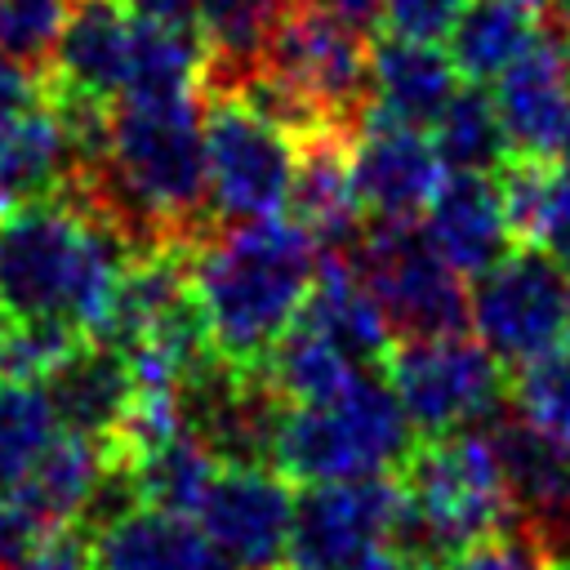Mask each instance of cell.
<instances>
[{"mask_svg":"<svg viewBox=\"0 0 570 570\" xmlns=\"http://www.w3.org/2000/svg\"><path fill=\"white\" fill-rule=\"evenodd\" d=\"M316 267L321 249L289 214L209 227L187 249V276L214 352L254 365L298 316Z\"/></svg>","mask_w":570,"mask_h":570,"instance_id":"obj_1","label":"cell"},{"mask_svg":"<svg viewBox=\"0 0 570 570\" xmlns=\"http://www.w3.org/2000/svg\"><path fill=\"white\" fill-rule=\"evenodd\" d=\"M125 236L76 187L0 214V312L98 330L129 263Z\"/></svg>","mask_w":570,"mask_h":570,"instance_id":"obj_2","label":"cell"},{"mask_svg":"<svg viewBox=\"0 0 570 570\" xmlns=\"http://www.w3.org/2000/svg\"><path fill=\"white\" fill-rule=\"evenodd\" d=\"M396 485L401 508L387 548L432 570L512 521V503L485 428L428 436L401 463Z\"/></svg>","mask_w":570,"mask_h":570,"instance_id":"obj_3","label":"cell"},{"mask_svg":"<svg viewBox=\"0 0 570 570\" xmlns=\"http://www.w3.org/2000/svg\"><path fill=\"white\" fill-rule=\"evenodd\" d=\"M414 450V428L383 374L356 370L352 383L321 405H285L272 463L285 481L330 485L392 476Z\"/></svg>","mask_w":570,"mask_h":570,"instance_id":"obj_4","label":"cell"},{"mask_svg":"<svg viewBox=\"0 0 570 570\" xmlns=\"http://www.w3.org/2000/svg\"><path fill=\"white\" fill-rule=\"evenodd\" d=\"M352 267L383 307L396 338H432L468 330V285L432 249L423 227L365 218L361 240L352 245Z\"/></svg>","mask_w":570,"mask_h":570,"instance_id":"obj_5","label":"cell"},{"mask_svg":"<svg viewBox=\"0 0 570 570\" xmlns=\"http://www.w3.org/2000/svg\"><path fill=\"white\" fill-rule=\"evenodd\" d=\"M383 379L396 392L414 436L485 428L503 401V365L468 334L396 338L383 356Z\"/></svg>","mask_w":570,"mask_h":570,"instance_id":"obj_6","label":"cell"},{"mask_svg":"<svg viewBox=\"0 0 570 570\" xmlns=\"http://www.w3.org/2000/svg\"><path fill=\"white\" fill-rule=\"evenodd\" d=\"M294 138L245 107L236 94H209L205 107V200L214 223H254L285 214Z\"/></svg>","mask_w":570,"mask_h":570,"instance_id":"obj_7","label":"cell"},{"mask_svg":"<svg viewBox=\"0 0 570 570\" xmlns=\"http://www.w3.org/2000/svg\"><path fill=\"white\" fill-rule=\"evenodd\" d=\"M365 58L370 36L347 27L325 0H289L263 71L298 89L330 129L352 138L365 111Z\"/></svg>","mask_w":570,"mask_h":570,"instance_id":"obj_8","label":"cell"},{"mask_svg":"<svg viewBox=\"0 0 570 570\" xmlns=\"http://www.w3.org/2000/svg\"><path fill=\"white\" fill-rule=\"evenodd\" d=\"M566 267L521 245L476 272L468 289V330L499 365H521L566 338Z\"/></svg>","mask_w":570,"mask_h":570,"instance_id":"obj_9","label":"cell"},{"mask_svg":"<svg viewBox=\"0 0 570 570\" xmlns=\"http://www.w3.org/2000/svg\"><path fill=\"white\" fill-rule=\"evenodd\" d=\"M401 508V485L392 476L307 485L294 499L289 525V570H356L370 552L387 548Z\"/></svg>","mask_w":570,"mask_h":570,"instance_id":"obj_10","label":"cell"},{"mask_svg":"<svg viewBox=\"0 0 570 570\" xmlns=\"http://www.w3.org/2000/svg\"><path fill=\"white\" fill-rule=\"evenodd\" d=\"M196 525L232 570H285L294 494L272 468H218Z\"/></svg>","mask_w":570,"mask_h":570,"instance_id":"obj_11","label":"cell"},{"mask_svg":"<svg viewBox=\"0 0 570 570\" xmlns=\"http://www.w3.org/2000/svg\"><path fill=\"white\" fill-rule=\"evenodd\" d=\"M347 169H352V191L361 214L392 218V223H414L445 178L436 147L423 129L392 125L370 111L352 129Z\"/></svg>","mask_w":570,"mask_h":570,"instance_id":"obj_12","label":"cell"},{"mask_svg":"<svg viewBox=\"0 0 570 570\" xmlns=\"http://www.w3.org/2000/svg\"><path fill=\"white\" fill-rule=\"evenodd\" d=\"M485 436L512 517L534 525L557 557H570V445L503 410L485 423Z\"/></svg>","mask_w":570,"mask_h":570,"instance_id":"obj_13","label":"cell"},{"mask_svg":"<svg viewBox=\"0 0 570 570\" xmlns=\"http://www.w3.org/2000/svg\"><path fill=\"white\" fill-rule=\"evenodd\" d=\"M490 98L503 120L512 156L525 160L557 156L570 116V40L543 22L534 45L494 76Z\"/></svg>","mask_w":570,"mask_h":570,"instance_id":"obj_14","label":"cell"},{"mask_svg":"<svg viewBox=\"0 0 570 570\" xmlns=\"http://www.w3.org/2000/svg\"><path fill=\"white\" fill-rule=\"evenodd\" d=\"M423 236L459 276H476L490 263H499L517 245L508 209H503L499 174L441 178L436 196L423 209Z\"/></svg>","mask_w":570,"mask_h":570,"instance_id":"obj_15","label":"cell"},{"mask_svg":"<svg viewBox=\"0 0 570 570\" xmlns=\"http://www.w3.org/2000/svg\"><path fill=\"white\" fill-rule=\"evenodd\" d=\"M129 40L134 18L120 0H71V13L40 71V85L116 102L129 71Z\"/></svg>","mask_w":570,"mask_h":570,"instance_id":"obj_16","label":"cell"},{"mask_svg":"<svg viewBox=\"0 0 570 570\" xmlns=\"http://www.w3.org/2000/svg\"><path fill=\"white\" fill-rule=\"evenodd\" d=\"M347 134H312L294 142V174H289V196L285 209L289 218L316 240L321 254H352L361 240L365 214L352 191V169H347Z\"/></svg>","mask_w":570,"mask_h":570,"instance_id":"obj_17","label":"cell"},{"mask_svg":"<svg viewBox=\"0 0 570 570\" xmlns=\"http://www.w3.org/2000/svg\"><path fill=\"white\" fill-rule=\"evenodd\" d=\"M459 89V71L445 49L432 40L383 36L365 58V111L392 125L432 129L450 94ZM361 111V116H365Z\"/></svg>","mask_w":570,"mask_h":570,"instance_id":"obj_18","label":"cell"},{"mask_svg":"<svg viewBox=\"0 0 570 570\" xmlns=\"http://www.w3.org/2000/svg\"><path fill=\"white\" fill-rule=\"evenodd\" d=\"M40 383L49 392L58 428L80 432V436H98V441L116 436V428L129 410V396H134L129 356L120 347L94 338V334H85Z\"/></svg>","mask_w":570,"mask_h":570,"instance_id":"obj_19","label":"cell"},{"mask_svg":"<svg viewBox=\"0 0 570 570\" xmlns=\"http://www.w3.org/2000/svg\"><path fill=\"white\" fill-rule=\"evenodd\" d=\"M298 321H307L325 343H334L356 370L383 365L387 347L396 343L383 307L356 276L352 258H343V254H321V267L307 285Z\"/></svg>","mask_w":570,"mask_h":570,"instance_id":"obj_20","label":"cell"},{"mask_svg":"<svg viewBox=\"0 0 570 570\" xmlns=\"http://www.w3.org/2000/svg\"><path fill=\"white\" fill-rule=\"evenodd\" d=\"M80 174V156L76 142L62 125V116L53 111V102L27 107L4 134H0V214L58 196L62 187H71V178Z\"/></svg>","mask_w":570,"mask_h":570,"instance_id":"obj_21","label":"cell"},{"mask_svg":"<svg viewBox=\"0 0 570 570\" xmlns=\"http://www.w3.org/2000/svg\"><path fill=\"white\" fill-rule=\"evenodd\" d=\"M200 525L165 508H129L94 534V570H218Z\"/></svg>","mask_w":570,"mask_h":570,"instance_id":"obj_22","label":"cell"},{"mask_svg":"<svg viewBox=\"0 0 570 570\" xmlns=\"http://www.w3.org/2000/svg\"><path fill=\"white\" fill-rule=\"evenodd\" d=\"M285 9L289 0H196V36L205 45V94H232L263 67Z\"/></svg>","mask_w":570,"mask_h":570,"instance_id":"obj_23","label":"cell"},{"mask_svg":"<svg viewBox=\"0 0 570 570\" xmlns=\"http://www.w3.org/2000/svg\"><path fill=\"white\" fill-rule=\"evenodd\" d=\"M543 31V0H463L450 27V62L463 80L485 85L521 58Z\"/></svg>","mask_w":570,"mask_h":570,"instance_id":"obj_24","label":"cell"},{"mask_svg":"<svg viewBox=\"0 0 570 570\" xmlns=\"http://www.w3.org/2000/svg\"><path fill=\"white\" fill-rule=\"evenodd\" d=\"M107 459H111V441L80 436V432H58L45 445V454L27 468V476L13 481L9 490L31 508V517L40 525H62V521L80 517V508L89 503Z\"/></svg>","mask_w":570,"mask_h":570,"instance_id":"obj_25","label":"cell"},{"mask_svg":"<svg viewBox=\"0 0 570 570\" xmlns=\"http://www.w3.org/2000/svg\"><path fill=\"white\" fill-rule=\"evenodd\" d=\"M499 191H503L512 236L521 245L543 249L557 267L570 272V169L512 156L499 169Z\"/></svg>","mask_w":570,"mask_h":570,"instance_id":"obj_26","label":"cell"},{"mask_svg":"<svg viewBox=\"0 0 570 570\" xmlns=\"http://www.w3.org/2000/svg\"><path fill=\"white\" fill-rule=\"evenodd\" d=\"M249 370L285 405H321V401L338 396L352 383V374H356V365L334 343H325L307 321H298V316L285 325V334Z\"/></svg>","mask_w":570,"mask_h":570,"instance_id":"obj_27","label":"cell"},{"mask_svg":"<svg viewBox=\"0 0 570 570\" xmlns=\"http://www.w3.org/2000/svg\"><path fill=\"white\" fill-rule=\"evenodd\" d=\"M120 98H205V45L196 27L134 22Z\"/></svg>","mask_w":570,"mask_h":570,"instance_id":"obj_28","label":"cell"},{"mask_svg":"<svg viewBox=\"0 0 570 570\" xmlns=\"http://www.w3.org/2000/svg\"><path fill=\"white\" fill-rule=\"evenodd\" d=\"M432 147H436L441 169L450 174H499L512 160L494 98L472 80L454 89L441 116L432 120Z\"/></svg>","mask_w":570,"mask_h":570,"instance_id":"obj_29","label":"cell"},{"mask_svg":"<svg viewBox=\"0 0 570 570\" xmlns=\"http://www.w3.org/2000/svg\"><path fill=\"white\" fill-rule=\"evenodd\" d=\"M218 472V459L183 428L160 445H147L138 454H129V476L138 490L142 508H165V512H183L196 517L209 481Z\"/></svg>","mask_w":570,"mask_h":570,"instance_id":"obj_30","label":"cell"},{"mask_svg":"<svg viewBox=\"0 0 570 570\" xmlns=\"http://www.w3.org/2000/svg\"><path fill=\"white\" fill-rule=\"evenodd\" d=\"M62 428H58L45 383L0 374V485L22 481L27 468L45 454V445Z\"/></svg>","mask_w":570,"mask_h":570,"instance_id":"obj_31","label":"cell"},{"mask_svg":"<svg viewBox=\"0 0 570 570\" xmlns=\"http://www.w3.org/2000/svg\"><path fill=\"white\" fill-rule=\"evenodd\" d=\"M508 401L530 428L570 441V347H548L517 365Z\"/></svg>","mask_w":570,"mask_h":570,"instance_id":"obj_32","label":"cell"},{"mask_svg":"<svg viewBox=\"0 0 570 570\" xmlns=\"http://www.w3.org/2000/svg\"><path fill=\"white\" fill-rule=\"evenodd\" d=\"M80 338L85 330L58 316H4L0 312V374L40 383Z\"/></svg>","mask_w":570,"mask_h":570,"instance_id":"obj_33","label":"cell"},{"mask_svg":"<svg viewBox=\"0 0 570 570\" xmlns=\"http://www.w3.org/2000/svg\"><path fill=\"white\" fill-rule=\"evenodd\" d=\"M67 13L71 0H0V53L40 76Z\"/></svg>","mask_w":570,"mask_h":570,"instance_id":"obj_34","label":"cell"},{"mask_svg":"<svg viewBox=\"0 0 570 570\" xmlns=\"http://www.w3.org/2000/svg\"><path fill=\"white\" fill-rule=\"evenodd\" d=\"M552 557L557 552L548 548V539L534 525H525L521 517H512L503 530L454 552L441 570H548Z\"/></svg>","mask_w":570,"mask_h":570,"instance_id":"obj_35","label":"cell"},{"mask_svg":"<svg viewBox=\"0 0 570 570\" xmlns=\"http://www.w3.org/2000/svg\"><path fill=\"white\" fill-rule=\"evenodd\" d=\"M4 570H94V534L76 521L45 525Z\"/></svg>","mask_w":570,"mask_h":570,"instance_id":"obj_36","label":"cell"},{"mask_svg":"<svg viewBox=\"0 0 570 570\" xmlns=\"http://www.w3.org/2000/svg\"><path fill=\"white\" fill-rule=\"evenodd\" d=\"M463 0H383V22L387 36H405V40H445L454 18H459Z\"/></svg>","mask_w":570,"mask_h":570,"instance_id":"obj_37","label":"cell"},{"mask_svg":"<svg viewBox=\"0 0 570 570\" xmlns=\"http://www.w3.org/2000/svg\"><path fill=\"white\" fill-rule=\"evenodd\" d=\"M40 102V76L27 71L22 62H13L9 53H0V134L27 111Z\"/></svg>","mask_w":570,"mask_h":570,"instance_id":"obj_38","label":"cell"},{"mask_svg":"<svg viewBox=\"0 0 570 570\" xmlns=\"http://www.w3.org/2000/svg\"><path fill=\"white\" fill-rule=\"evenodd\" d=\"M40 530H45V525L31 517V508H27L9 485H0V566H9Z\"/></svg>","mask_w":570,"mask_h":570,"instance_id":"obj_39","label":"cell"},{"mask_svg":"<svg viewBox=\"0 0 570 570\" xmlns=\"http://www.w3.org/2000/svg\"><path fill=\"white\" fill-rule=\"evenodd\" d=\"M142 27H196V0H120Z\"/></svg>","mask_w":570,"mask_h":570,"instance_id":"obj_40","label":"cell"},{"mask_svg":"<svg viewBox=\"0 0 570 570\" xmlns=\"http://www.w3.org/2000/svg\"><path fill=\"white\" fill-rule=\"evenodd\" d=\"M356 570H432V566H419V561H410V557H401V552H392V548H379V552H370Z\"/></svg>","mask_w":570,"mask_h":570,"instance_id":"obj_41","label":"cell"},{"mask_svg":"<svg viewBox=\"0 0 570 570\" xmlns=\"http://www.w3.org/2000/svg\"><path fill=\"white\" fill-rule=\"evenodd\" d=\"M543 22L570 40V0H543Z\"/></svg>","mask_w":570,"mask_h":570,"instance_id":"obj_42","label":"cell"},{"mask_svg":"<svg viewBox=\"0 0 570 570\" xmlns=\"http://www.w3.org/2000/svg\"><path fill=\"white\" fill-rule=\"evenodd\" d=\"M557 160L570 169V116H566V129H561V142H557Z\"/></svg>","mask_w":570,"mask_h":570,"instance_id":"obj_43","label":"cell"},{"mask_svg":"<svg viewBox=\"0 0 570 570\" xmlns=\"http://www.w3.org/2000/svg\"><path fill=\"white\" fill-rule=\"evenodd\" d=\"M548 570H570V557H552V561H548Z\"/></svg>","mask_w":570,"mask_h":570,"instance_id":"obj_44","label":"cell"},{"mask_svg":"<svg viewBox=\"0 0 570 570\" xmlns=\"http://www.w3.org/2000/svg\"><path fill=\"white\" fill-rule=\"evenodd\" d=\"M566 338H570V285H566Z\"/></svg>","mask_w":570,"mask_h":570,"instance_id":"obj_45","label":"cell"},{"mask_svg":"<svg viewBox=\"0 0 570 570\" xmlns=\"http://www.w3.org/2000/svg\"><path fill=\"white\" fill-rule=\"evenodd\" d=\"M0 570H4V566H0Z\"/></svg>","mask_w":570,"mask_h":570,"instance_id":"obj_46","label":"cell"}]
</instances>
